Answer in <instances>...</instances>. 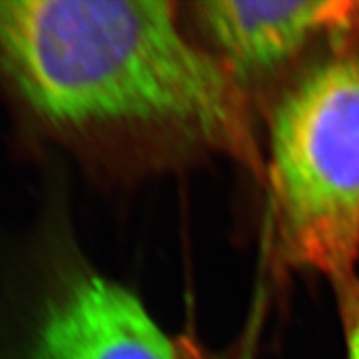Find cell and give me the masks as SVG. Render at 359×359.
I'll return each mask as SVG.
<instances>
[{"label": "cell", "instance_id": "4", "mask_svg": "<svg viewBox=\"0 0 359 359\" xmlns=\"http://www.w3.org/2000/svg\"><path fill=\"white\" fill-rule=\"evenodd\" d=\"M201 24L226 58V70L266 74L298 55L318 37H343L359 30L356 0L306 2H233L198 6Z\"/></svg>", "mask_w": 359, "mask_h": 359}, {"label": "cell", "instance_id": "1", "mask_svg": "<svg viewBox=\"0 0 359 359\" xmlns=\"http://www.w3.org/2000/svg\"><path fill=\"white\" fill-rule=\"evenodd\" d=\"M0 74L55 127L167 130L236 151L248 140L236 79L168 2H0Z\"/></svg>", "mask_w": 359, "mask_h": 359}, {"label": "cell", "instance_id": "2", "mask_svg": "<svg viewBox=\"0 0 359 359\" xmlns=\"http://www.w3.org/2000/svg\"><path fill=\"white\" fill-rule=\"evenodd\" d=\"M269 183L291 262L331 281L359 259V50L327 57L275 111Z\"/></svg>", "mask_w": 359, "mask_h": 359}, {"label": "cell", "instance_id": "5", "mask_svg": "<svg viewBox=\"0 0 359 359\" xmlns=\"http://www.w3.org/2000/svg\"><path fill=\"white\" fill-rule=\"evenodd\" d=\"M346 341V358L359 359V276L349 275L333 281Z\"/></svg>", "mask_w": 359, "mask_h": 359}, {"label": "cell", "instance_id": "3", "mask_svg": "<svg viewBox=\"0 0 359 359\" xmlns=\"http://www.w3.org/2000/svg\"><path fill=\"white\" fill-rule=\"evenodd\" d=\"M24 359H183V354L132 291L93 271H75L45 302Z\"/></svg>", "mask_w": 359, "mask_h": 359}]
</instances>
